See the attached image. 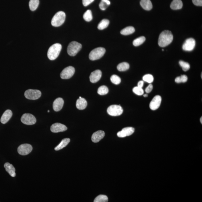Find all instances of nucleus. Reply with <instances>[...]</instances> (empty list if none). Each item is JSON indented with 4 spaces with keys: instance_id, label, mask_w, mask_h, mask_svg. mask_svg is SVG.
I'll list each match as a JSON object with an SVG mask.
<instances>
[{
    "instance_id": "f257e3e1",
    "label": "nucleus",
    "mask_w": 202,
    "mask_h": 202,
    "mask_svg": "<svg viewBox=\"0 0 202 202\" xmlns=\"http://www.w3.org/2000/svg\"><path fill=\"white\" fill-rule=\"evenodd\" d=\"M173 38V34L171 31H164L161 32L159 37L158 45L162 47H166L172 43Z\"/></svg>"
},
{
    "instance_id": "f03ea898",
    "label": "nucleus",
    "mask_w": 202,
    "mask_h": 202,
    "mask_svg": "<svg viewBox=\"0 0 202 202\" xmlns=\"http://www.w3.org/2000/svg\"><path fill=\"white\" fill-rule=\"evenodd\" d=\"M62 46L59 43H56L51 46L49 48L47 56L51 60L56 59L60 55L62 50Z\"/></svg>"
},
{
    "instance_id": "7ed1b4c3",
    "label": "nucleus",
    "mask_w": 202,
    "mask_h": 202,
    "mask_svg": "<svg viewBox=\"0 0 202 202\" xmlns=\"http://www.w3.org/2000/svg\"><path fill=\"white\" fill-rule=\"evenodd\" d=\"M66 14L64 12L60 11L55 13L51 20V24L54 27L61 26L64 22Z\"/></svg>"
},
{
    "instance_id": "20e7f679",
    "label": "nucleus",
    "mask_w": 202,
    "mask_h": 202,
    "mask_svg": "<svg viewBox=\"0 0 202 202\" xmlns=\"http://www.w3.org/2000/svg\"><path fill=\"white\" fill-rule=\"evenodd\" d=\"M82 45L76 41H72L69 44L67 48L68 54L70 56H75L82 48Z\"/></svg>"
},
{
    "instance_id": "39448f33",
    "label": "nucleus",
    "mask_w": 202,
    "mask_h": 202,
    "mask_svg": "<svg viewBox=\"0 0 202 202\" xmlns=\"http://www.w3.org/2000/svg\"><path fill=\"white\" fill-rule=\"evenodd\" d=\"M105 52V49L103 47L96 48L92 50L89 53V59L93 61L99 59L103 56Z\"/></svg>"
},
{
    "instance_id": "423d86ee",
    "label": "nucleus",
    "mask_w": 202,
    "mask_h": 202,
    "mask_svg": "<svg viewBox=\"0 0 202 202\" xmlns=\"http://www.w3.org/2000/svg\"><path fill=\"white\" fill-rule=\"evenodd\" d=\"M41 96V92L36 89H28L24 93L26 98L29 100H37L40 98Z\"/></svg>"
},
{
    "instance_id": "0eeeda50",
    "label": "nucleus",
    "mask_w": 202,
    "mask_h": 202,
    "mask_svg": "<svg viewBox=\"0 0 202 202\" xmlns=\"http://www.w3.org/2000/svg\"><path fill=\"white\" fill-rule=\"evenodd\" d=\"M123 108L120 105H111L107 109V112L112 116H120L123 113Z\"/></svg>"
},
{
    "instance_id": "6e6552de",
    "label": "nucleus",
    "mask_w": 202,
    "mask_h": 202,
    "mask_svg": "<svg viewBox=\"0 0 202 202\" xmlns=\"http://www.w3.org/2000/svg\"><path fill=\"white\" fill-rule=\"evenodd\" d=\"M75 69L72 66H68L62 70L60 74V77L62 79H69L74 75Z\"/></svg>"
},
{
    "instance_id": "1a4fd4ad",
    "label": "nucleus",
    "mask_w": 202,
    "mask_h": 202,
    "mask_svg": "<svg viewBox=\"0 0 202 202\" xmlns=\"http://www.w3.org/2000/svg\"><path fill=\"white\" fill-rule=\"evenodd\" d=\"M21 122L24 124L28 125H32L36 123V118L33 115L30 113H25L22 115L21 118Z\"/></svg>"
},
{
    "instance_id": "9d476101",
    "label": "nucleus",
    "mask_w": 202,
    "mask_h": 202,
    "mask_svg": "<svg viewBox=\"0 0 202 202\" xmlns=\"http://www.w3.org/2000/svg\"><path fill=\"white\" fill-rule=\"evenodd\" d=\"M33 150L32 146L28 144H24L20 145L18 148V154L21 155H26L29 154Z\"/></svg>"
},
{
    "instance_id": "9b49d317",
    "label": "nucleus",
    "mask_w": 202,
    "mask_h": 202,
    "mask_svg": "<svg viewBox=\"0 0 202 202\" xmlns=\"http://www.w3.org/2000/svg\"><path fill=\"white\" fill-rule=\"evenodd\" d=\"M196 46V41L192 38H190L186 40L182 46L183 49L185 51H192Z\"/></svg>"
},
{
    "instance_id": "f8f14e48",
    "label": "nucleus",
    "mask_w": 202,
    "mask_h": 202,
    "mask_svg": "<svg viewBox=\"0 0 202 202\" xmlns=\"http://www.w3.org/2000/svg\"><path fill=\"white\" fill-rule=\"evenodd\" d=\"M162 99L160 96L157 95L155 96L150 104V109L152 110H156L160 106Z\"/></svg>"
},
{
    "instance_id": "ddd939ff",
    "label": "nucleus",
    "mask_w": 202,
    "mask_h": 202,
    "mask_svg": "<svg viewBox=\"0 0 202 202\" xmlns=\"http://www.w3.org/2000/svg\"><path fill=\"white\" fill-rule=\"evenodd\" d=\"M135 132V129L131 127H125L123 128L121 131L118 133L117 135L119 138H125L132 135Z\"/></svg>"
},
{
    "instance_id": "4468645a",
    "label": "nucleus",
    "mask_w": 202,
    "mask_h": 202,
    "mask_svg": "<svg viewBox=\"0 0 202 202\" xmlns=\"http://www.w3.org/2000/svg\"><path fill=\"white\" fill-rule=\"evenodd\" d=\"M67 129V127L65 125L59 123H55L51 127V132L55 133L63 132Z\"/></svg>"
},
{
    "instance_id": "2eb2a0df",
    "label": "nucleus",
    "mask_w": 202,
    "mask_h": 202,
    "mask_svg": "<svg viewBox=\"0 0 202 202\" xmlns=\"http://www.w3.org/2000/svg\"><path fill=\"white\" fill-rule=\"evenodd\" d=\"M102 73L101 70H97L92 72L89 77V79L91 82L94 83L99 81L101 78Z\"/></svg>"
},
{
    "instance_id": "dca6fc26",
    "label": "nucleus",
    "mask_w": 202,
    "mask_h": 202,
    "mask_svg": "<svg viewBox=\"0 0 202 202\" xmlns=\"http://www.w3.org/2000/svg\"><path fill=\"white\" fill-rule=\"evenodd\" d=\"M105 133L104 131L101 130L98 131L94 133L91 137V140L94 143H97L103 139Z\"/></svg>"
},
{
    "instance_id": "f3484780",
    "label": "nucleus",
    "mask_w": 202,
    "mask_h": 202,
    "mask_svg": "<svg viewBox=\"0 0 202 202\" xmlns=\"http://www.w3.org/2000/svg\"><path fill=\"white\" fill-rule=\"evenodd\" d=\"M64 100L62 98H58L54 101L53 104V108L55 111L58 112L60 111L63 108L64 104Z\"/></svg>"
},
{
    "instance_id": "a211bd4d",
    "label": "nucleus",
    "mask_w": 202,
    "mask_h": 202,
    "mask_svg": "<svg viewBox=\"0 0 202 202\" xmlns=\"http://www.w3.org/2000/svg\"><path fill=\"white\" fill-rule=\"evenodd\" d=\"M13 113L10 110H7L2 115L1 119V123L3 124H6L11 118Z\"/></svg>"
},
{
    "instance_id": "6ab92c4d",
    "label": "nucleus",
    "mask_w": 202,
    "mask_h": 202,
    "mask_svg": "<svg viewBox=\"0 0 202 202\" xmlns=\"http://www.w3.org/2000/svg\"><path fill=\"white\" fill-rule=\"evenodd\" d=\"M87 105V103L85 99L79 97L77 100L76 102V107L79 110H83L86 108Z\"/></svg>"
},
{
    "instance_id": "aec40b11",
    "label": "nucleus",
    "mask_w": 202,
    "mask_h": 202,
    "mask_svg": "<svg viewBox=\"0 0 202 202\" xmlns=\"http://www.w3.org/2000/svg\"><path fill=\"white\" fill-rule=\"evenodd\" d=\"M4 166L6 171L9 173L11 177H15L16 176V169L13 165L9 163V162H6Z\"/></svg>"
},
{
    "instance_id": "412c9836",
    "label": "nucleus",
    "mask_w": 202,
    "mask_h": 202,
    "mask_svg": "<svg viewBox=\"0 0 202 202\" xmlns=\"http://www.w3.org/2000/svg\"><path fill=\"white\" fill-rule=\"evenodd\" d=\"M140 4L145 10L150 11L152 8V3L150 0H141Z\"/></svg>"
},
{
    "instance_id": "4be33fe9",
    "label": "nucleus",
    "mask_w": 202,
    "mask_h": 202,
    "mask_svg": "<svg viewBox=\"0 0 202 202\" xmlns=\"http://www.w3.org/2000/svg\"><path fill=\"white\" fill-rule=\"evenodd\" d=\"M183 7V3L181 0H173L170 5V7L173 10L181 9Z\"/></svg>"
},
{
    "instance_id": "5701e85b",
    "label": "nucleus",
    "mask_w": 202,
    "mask_h": 202,
    "mask_svg": "<svg viewBox=\"0 0 202 202\" xmlns=\"http://www.w3.org/2000/svg\"><path fill=\"white\" fill-rule=\"evenodd\" d=\"M70 140V139L69 138H65V139L62 140L59 144L55 148V150H59L63 149V148L65 147L69 143Z\"/></svg>"
},
{
    "instance_id": "b1692460",
    "label": "nucleus",
    "mask_w": 202,
    "mask_h": 202,
    "mask_svg": "<svg viewBox=\"0 0 202 202\" xmlns=\"http://www.w3.org/2000/svg\"><path fill=\"white\" fill-rule=\"evenodd\" d=\"M135 28L132 26L126 27L120 31V33L124 35H128L134 33L135 32Z\"/></svg>"
},
{
    "instance_id": "393cba45",
    "label": "nucleus",
    "mask_w": 202,
    "mask_h": 202,
    "mask_svg": "<svg viewBox=\"0 0 202 202\" xmlns=\"http://www.w3.org/2000/svg\"><path fill=\"white\" fill-rule=\"evenodd\" d=\"M39 4V0H30L29 3L30 9L32 11H34L37 9Z\"/></svg>"
},
{
    "instance_id": "a878e982",
    "label": "nucleus",
    "mask_w": 202,
    "mask_h": 202,
    "mask_svg": "<svg viewBox=\"0 0 202 202\" xmlns=\"http://www.w3.org/2000/svg\"><path fill=\"white\" fill-rule=\"evenodd\" d=\"M130 68L129 64L127 62H123L118 65L117 69L120 71H125L128 70Z\"/></svg>"
},
{
    "instance_id": "bb28decb",
    "label": "nucleus",
    "mask_w": 202,
    "mask_h": 202,
    "mask_svg": "<svg viewBox=\"0 0 202 202\" xmlns=\"http://www.w3.org/2000/svg\"><path fill=\"white\" fill-rule=\"evenodd\" d=\"M109 24V21L107 19H103L99 23L98 25V28L100 30L105 29L108 26Z\"/></svg>"
},
{
    "instance_id": "cd10ccee",
    "label": "nucleus",
    "mask_w": 202,
    "mask_h": 202,
    "mask_svg": "<svg viewBox=\"0 0 202 202\" xmlns=\"http://www.w3.org/2000/svg\"><path fill=\"white\" fill-rule=\"evenodd\" d=\"M145 40L146 38L144 36H141L134 40L133 42V45L135 47L139 46L144 43Z\"/></svg>"
},
{
    "instance_id": "c85d7f7f",
    "label": "nucleus",
    "mask_w": 202,
    "mask_h": 202,
    "mask_svg": "<svg viewBox=\"0 0 202 202\" xmlns=\"http://www.w3.org/2000/svg\"><path fill=\"white\" fill-rule=\"evenodd\" d=\"M83 18L85 21L87 22L91 21L93 19V16L91 11L88 10L85 12L83 15Z\"/></svg>"
},
{
    "instance_id": "c756f323",
    "label": "nucleus",
    "mask_w": 202,
    "mask_h": 202,
    "mask_svg": "<svg viewBox=\"0 0 202 202\" xmlns=\"http://www.w3.org/2000/svg\"><path fill=\"white\" fill-rule=\"evenodd\" d=\"M108 92H109V89L106 86L103 85L99 88L97 93L100 95H104L107 94Z\"/></svg>"
},
{
    "instance_id": "7c9ffc66",
    "label": "nucleus",
    "mask_w": 202,
    "mask_h": 202,
    "mask_svg": "<svg viewBox=\"0 0 202 202\" xmlns=\"http://www.w3.org/2000/svg\"><path fill=\"white\" fill-rule=\"evenodd\" d=\"M108 201V198L105 195H100L97 196L95 199L94 202H107Z\"/></svg>"
},
{
    "instance_id": "2f4dec72",
    "label": "nucleus",
    "mask_w": 202,
    "mask_h": 202,
    "mask_svg": "<svg viewBox=\"0 0 202 202\" xmlns=\"http://www.w3.org/2000/svg\"><path fill=\"white\" fill-rule=\"evenodd\" d=\"M179 63L184 71L186 72L189 69L190 66L189 64L187 62L183 61H180Z\"/></svg>"
},
{
    "instance_id": "473e14b6",
    "label": "nucleus",
    "mask_w": 202,
    "mask_h": 202,
    "mask_svg": "<svg viewBox=\"0 0 202 202\" xmlns=\"http://www.w3.org/2000/svg\"><path fill=\"white\" fill-rule=\"evenodd\" d=\"M188 77L185 75H181V76L176 77L175 80V81L177 83H185L188 81Z\"/></svg>"
},
{
    "instance_id": "72a5a7b5",
    "label": "nucleus",
    "mask_w": 202,
    "mask_h": 202,
    "mask_svg": "<svg viewBox=\"0 0 202 202\" xmlns=\"http://www.w3.org/2000/svg\"><path fill=\"white\" fill-rule=\"evenodd\" d=\"M111 80L112 83L115 85H118L121 82V79L118 76L113 74L111 78Z\"/></svg>"
},
{
    "instance_id": "f704fd0d",
    "label": "nucleus",
    "mask_w": 202,
    "mask_h": 202,
    "mask_svg": "<svg viewBox=\"0 0 202 202\" xmlns=\"http://www.w3.org/2000/svg\"><path fill=\"white\" fill-rule=\"evenodd\" d=\"M143 80L145 82L151 83L154 81V77L150 74H146L143 77Z\"/></svg>"
},
{
    "instance_id": "c9c22d12",
    "label": "nucleus",
    "mask_w": 202,
    "mask_h": 202,
    "mask_svg": "<svg viewBox=\"0 0 202 202\" xmlns=\"http://www.w3.org/2000/svg\"><path fill=\"white\" fill-rule=\"evenodd\" d=\"M133 91L134 93L138 96H141L143 94L144 91L141 88H140L137 86L134 87L133 89Z\"/></svg>"
},
{
    "instance_id": "e433bc0d",
    "label": "nucleus",
    "mask_w": 202,
    "mask_h": 202,
    "mask_svg": "<svg viewBox=\"0 0 202 202\" xmlns=\"http://www.w3.org/2000/svg\"><path fill=\"white\" fill-rule=\"evenodd\" d=\"M108 6V5L106 3L102 1H101L99 4L100 9L102 10H105Z\"/></svg>"
},
{
    "instance_id": "4c0bfd02",
    "label": "nucleus",
    "mask_w": 202,
    "mask_h": 202,
    "mask_svg": "<svg viewBox=\"0 0 202 202\" xmlns=\"http://www.w3.org/2000/svg\"><path fill=\"white\" fill-rule=\"evenodd\" d=\"M94 0H82V4L84 6H86L90 4Z\"/></svg>"
},
{
    "instance_id": "58836bf2",
    "label": "nucleus",
    "mask_w": 202,
    "mask_h": 202,
    "mask_svg": "<svg viewBox=\"0 0 202 202\" xmlns=\"http://www.w3.org/2000/svg\"><path fill=\"white\" fill-rule=\"evenodd\" d=\"M192 2L196 6H202V0H192Z\"/></svg>"
},
{
    "instance_id": "ea45409f",
    "label": "nucleus",
    "mask_w": 202,
    "mask_h": 202,
    "mask_svg": "<svg viewBox=\"0 0 202 202\" xmlns=\"http://www.w3.org/2000/svg\"><path fill=\"white\" fill-rule=\"evenodd\" d=\"M153 88V85L151 84L148 86L145 89V91L147 93H150L152 91Z\"/></svg>"
},
{
    "instance_id": "a19ab883",
    "label": "nucleus",
    "mask_w": 202,
    "mask_h": 202,
    "mask_svg": "<svg viewBox=\"0 0 202 202\" xmlns=\"http://www.w3.org/2000/svg\"><path fill=\"white\" fill-rule=\"evenodd\" d=\"M144 85V82L143 81H140L138 83V86L140 88H142L143 87Z\"/></svg>"
},
{
    "instance_id": "79ce46f5",
    "label": "nucleus",
    "mask_w": 202,
    "mask_h": 202,
    "mask_svg": "<svg viewBox=\"0 0 202 202\" xmlns=\"http://www.w3.org/2000/svg\"><path fill=\"white\" fill-rule=\"evenodd\" d=\"M101 1H103V2L106 3L108 5H110L111 2L109 0H101Z\"/></svg>"
},
{
    "instance_id": "37998d69",
    "label": "nucleus",
    "mask_w": 202,
    "mask_h": 202,
    "mask_svg": "<svg viewBox=\"0 0 202 202\" xmlns=\"http://www.w3.org/2000/svg\"><path fill=\"white\" fill-rule=\"evenodd\" d=\"M147 96H148V95H147V94H144V95H143L144 97H147Z\"/></svg>"
},
{
    "instance_id": "c03bdc74",
    "label": "nucleus",
    "mask_w": 202,
    "mask_h": 202,
    "mask_svg": "<svg viewBox=\"0 0 202 202\" xmlns=\"http://www.w3.org/2000/svg\"><path fill=\"white\" fill-rule=\"evenodd\" d=\"M200 122H201V124H202V117L201 118H200Z\"/></svg>"
},
{
    "instance_id": "a18cd8bd",
    "label": "nucleus",
    "mask_w": 202,
    "mask_h": 202,
    "mask_svg": "<svg viewBox=\"0 0 202 202\" xmlns=\"http://www.w3.org/2000/svg\"><path fill=\"white\" fill-rule=\"evenodd\" d=\"M50 112V111L49 110H48V112Z\"/></svg>"
}]
</instances>
